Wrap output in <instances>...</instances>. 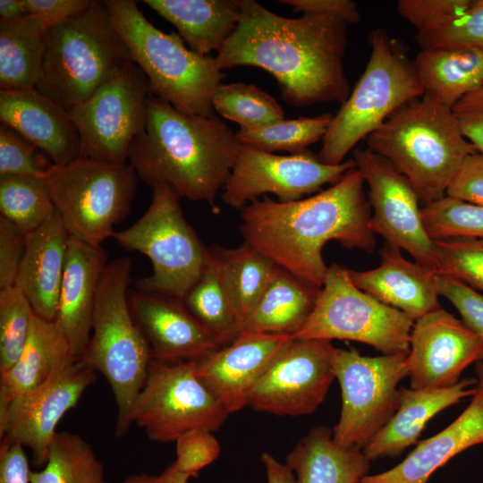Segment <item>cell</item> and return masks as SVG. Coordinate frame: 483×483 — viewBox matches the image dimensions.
Listing matches in <instances>:
<instances>
[{
    "label": "cell",
    "mask_w": 483,
    "mask_h": 483,
    "mask_svg": "<svg viewBox=\"0 0 483 483\" xmlns=\"http://www.w3.org/2000/svg\"><path fill=\"white\" fill-rule=\"evenodd\" d=\"M240 3L238 26L215 56L220 70L263 69L276 80L282 99L293 106L343 104L348 98L345 22L320 15L289 18L255 0Z\"/></svg>",
    "instance_id": "6da1fadb"
},
{
    "label": "cell",
    "mask_w": 483,
    "mask_h": 483,
    "mask_svg": "<svg viewBox=\"0 0 483 483\" xmlns=\"http://www.w3.org/2000/svg\"><path fill=\"white\" fill-rule=\"evenodd\" d=\"M364 183L354 167L308 198L291 202L257 199L241 209L242 236L278 267L321 288L328 268L322 256L326 242L336 241L367 253L374 250Z\"/></svg>",
    "instance_id": "7a4b0ae2"
},
{
    "label": "cell",
    "mask_w": 483,
    "mask_h": 483,
    "mask_svg": "<svg viewBox=\"0 0 483 483\" xmlns=\"http://www.w3.org/2000/svg\"><path fill=\"white\" fill-rule=\"evenodd\" d=\"M239 145L236 133L218 116L183 114L151 93L145 128L131 147L128 163L146 184L166 183L181 198L215 209Z\"/></svg>",
    "instance_id": "3957f363"
},
{
    "label": "cell",
    "mask_w": 483,
    "mask_h": 483,
    "mask_svg": "<svg viewBox=\"0 0 483 483\" xmlns=\"http://www.w3.org/2000/svg\"><path fill=\"white\" fill-rule=\"evenodd\" d=\"M367 144L409 181L422 206L446 196L463 162L477 152L452 108L426 94L395 111Z\"/></svg>",
    "instance_id": "277c9868"
},
{
    "label": "cell",
    "mask_w": 483,
    "mask_h": 483,
    "mask_svg": "<svg viewBox=\"0 0 483 483\" xmlns=\"http://www.w3.org/2000/svg\"><path fill=\"white\" fill-rule=\"evenodd\" d=\"M131 267L127 257L107 263L97 291L90 339L81 358L105 377L112 390L117 438L126 436L132 425V408L153 360L130 308Z\"/></svg>",
    "instance_id": "5b68a950"
},
{
    "label": "cell",
    "mask_w": 483,
    "mask_h": 483,
    "mask_svg": "<svg viewBox=\"0 0 483 483\" xmlns=\"http://www.w3.org/2000/svg\"><path fill=\"white\" fill-rule=\"evenodd\" d=\"M103 3L132 61L147 76L151 92L183 114H214L213 95L225 76L215 56L198 54L186 47L178 33L156 28L136 1Z\"/></svg>",
    "instance_id": "8992f818"
},
{
    "label": "cell",
    "mask_w": 483,
    "mask_h": 483,
    "mask_svg": "<svg viewBox=\"0 0 483 483\" xmlns=\"http://www.w3.org/2000/svg\"><path fill=\"white\" fill-rule=\"evenodd\" d=\"M103 2L47 31L36 89L67 111L132 63Z\"/></svg>",
    "instance_id": "52a82bcc"
},
{
    "label": "cell",
    "mask_w": 483,
    "mask_h": 483,
    "mask_svg": "<svg viewBox=\"0 0 483 483\" xmlns=\"http://www.w3.org/2000/svg\"><path fill=\"white\" fill-rule=\"evenodd\" d=\"M370 55L348 98L333 115L318 154L325 164L339 165L362 139L377 130L395 111L424 95L411 61L388 33L377 28L369 36Z\"/></svg>",
    "instance_id": "ba28073f"
},
{
    "label": "cell",
    "mask_w": 483,
    "mask_h": 483,
    "mask_svg": "<svg viewBox=\"0 0 483 483\" xmlns=\"http://www.w3.org/2000/svg\"><path fill=\"white\" fill-rule=\"evenodd\" d=\"M180 199L170 185L154 184L148 208L114 238L151 262L152 273L136 282L138 290L182 301L208 265L210 251L187 222Z\"/></svg>",
    "instance_id": "9c48e42d"
},
{
    "label": "cell",
    "mask_w": 483,
    "mask_h": 483,
    "mask_svg": "<svg viewBox=\"0 0 483 483\" xmlns=\"http://www.w3.org/2000/svg\"><path fill=\"white\" fill-rule=\"evenodd\" d=\"M46 179L69 234L101 246L129 214L139 178L129 163L78 157L64 165L52 164Z\"/></svg>",
    "instance_id": "30bf717a"
},
{
    "label": "cell",
    "mask_w": 483,
    "mask_h": 483,
    "mask_svg": "<svg viewBox=\"0 0 483 483\" xmlns=\"http://www.w3.org/2000/svg\"><path fill=\"white\" fill-rule=\"evenodd\" d=\"M414 321L358 288L349 269L333 263L311 314L292 337L349 340L373 346L386 355H407Z\"/></svg>",
    "instance_id": "8fae6325"
},
{
    "label": "cell",
    "mask_w": 483,
    "mask_h": 483,
    "mask_svg": "<svg viewBox=\"0 0 483 483\" xmlns=\"http://www.w3.org/2000/svg\"><path fill=\"white\" fill-rule=\"evenodd\" d=\"M330 358L342 393L333 440L343 448L362 451L398 408V385L408 377L406 355L363 356L355 349L332 344Z\"/></svg>",
    "instance_id": "7c38bea8"
},
{
    "label": "cell",
    "mask_w": 483,
    "mask_h": 483,
    "mask_svg": "<svg viewBox=\"0 0 483 483\" xmlns=\"http://www.w3.org/2000/svg\"><path fill=\"white\" fill-rule=\"evenodd\" d=\"M197 360H153L131 411V422L156 442L175 441L193 428L216 431L230 414L196 374Z\"/></svg>",
    "instance_id": "4fadbf2b"
},
{
    "label": "cell",
    "mask_w": 483,
    "mask_h": 483,
    "mask_svg": "<svg viewBox=\"0 0 483 483\" xmlns=\"http://www.w3.org/2000/svg\"><path fill=\"white\" fill-rule=\"evenodd\" d=\"M151 93L147 76L132 62L70 109L80 140L79 157L127 164L133 141L144 131Z\"/></svg>",
    "instance_id": "5bb4252c"
},
{
    "label": "cell",
    "mask_w": 483,
    "mask_h": 483,
    "mask_svg": "<svg viewBox=\"0 0 483 483\" xmlns=\"http://www.w3.org/2000/svg\"><path fill=\"white\" fill-rule=\"evenodd\" d=\"M354 167L353 158L328 165L308 149L281 156L240 144L221 199L240 210L267 193L276 196L277 201L291 202L335 184Z\"/></svg>",
    "instance_id": "9a60e30c"
},
{
    "label": "cell",
    "mask_w": 483,
    "mask_h": 483,
    "mask_svg": "<svg viewBox=\"0 0 483 483\" xmlns=\"http://www.w3.org/2000/svg\"><path fill=\"white\" fill-rule=\"evenodd\" d=\"M331 345L329 341L292 337L251 388L248 405L278 416L313 413L335 378Z\"/></svg>",
    "instance_id": "2e32d148"
},
{
    "label": "cell",
    "mask_w": 483,
    "mask_h": 483,
    "mask_svg": "<svg viewBox=\"0 0 483 483\" xmlns=\"http://www.w3.org/2000/svg\"><path fill=\"white\" fill-rule=\"evenodd\" d=\"M353 160L369 186L372 232L435 271V242L427 233L422 206L411 184L390 162L368 148L355 149Z\"/></svg>",
    "instance_id": "e0dca14e"
},
{
    "label": "cell",
    "mask_w": 483,
    "mask_h": 483,
    "mask_svg": "<svg viewBox=\"0 0 483 483\" xmlns=\"http://www.w3.org/2000/svg\"><path fill=\"white\" fill-rule=\"evenodd\" d=\"M96 373L83 359L73 360L47 384L0 408V438L29 448L33 464L43 468L58 423L95 383Z\"/></svg>",
    "instance_id": "ac0fdd59"
},
{
    "label": "cell",
    "mask_w": 483,
    "mask_h": 483,
    "mask_svg": "<svg viewBox=\"0 0 483 483\" xmlns=\"http://www.w3.org/2000/svg\"><path fill=\"white\" fill-rule=\"evenodd\" d=\"M483 361V336L443 308L414 321L405 358L412 389L452 386L470 364Z\"/></svg>",
    "instance_id": "d6986e66"
},
{
    "label": "cell",
    "mask_w": 483,
    "mask_h": 483,
    "mask_svg": "<svg viewBox=\"0 0 483 483\" xmlns=\"http://www.w3.org/2000/svg\"><path fill=\"white\" fill-rule=\"evenodd\" d=\"M290 335L241 332L230 343L197 360L196 374L231 414L248 405L249 394Z\"/></svg>",
    "instance_id": "ffe728a7"
},
{
    "label": "cell",
    "mask_w": 483,
    "mask_h": 483,
    "mask_svg": "<svg viewBox=\"0 0 483 483\" xmlns=\"http://www.w3.org/2000/svg\"><path fill=\"white\" fill-rule=\"evenodd\" d=\"M129 303L153 360H199L223 347L180 300L137 290L129 292Z\"/></svg>",
    "instance_id": "44dd1931"
},
{
    "label": "cell",
    "mask_w": 483,
    "mask_h": 483,
    "mask_svg": "<svg viewBox=\"0 0 483 483\" xmlns=\"http://www.w3.org/2000/svg\"><path fill=\"white\" fill-rule=\"evenodd\" d=\"M0 120L55 165H68L80 157V135L70 113L36 88L1 89Z\"/></svg>",
    "instance_id": "7402d4cb"
},
{
    "label": "cell",
    "mask_w": 483,
    "mask_h": 483,
    "mask_svg": "<svg viewBox=\"0 0 483 483\" xmlns=\"http://www.w3.org/2000/svg\"><path fill=\"white\" fill-rule=\"evenodd\" d=\"M107 258L101 246L70 235L55 320L75 360L84 356L90 339L97 291Z\"/></svg>",
    "instance_id": "603a6c76"
},
{
    "label": "cell",
    "mask_w": 483,
    "mask_h": 483,
    "mask_svg": "<svg viewBox=\"0 0 483 483\" xmlns=\"http://www.w3.org/2000/svg\"><path fill=\"white\" fill-rule=\"evenodd\" d=\"M378 252L381 264L377 267L349 269L358 288L414 320L441 307L436 271L406 259L399 248L386 242Z\"/></svg>",
    "instance_id": "cb8c5ba5"
},
{
    "label": "cell",
    "mask_w": 483,
    "mask_h": 483,
    "mask_svg": "<svg viewBox=\"0 0 483 483\" xmlns=\"http://www.w3.org/2000/svg\"><path fill=\"white\" fill-rule=\"evenodd\" d=\"M70 234L57 211L27 234V244L16 284L34 313L55 320L64 277Z\"/></svg>",
    "instance_id": "d4e9b609"
},
{
    "label": "cell",
    "mask_w": 483,
    "mask_h": 483,
    "mask_svg": "<svg viewBox=\"0 0 483 483\" xmlns=\"http://www.w3.org/2000/svg\"><path fill=\"white\" fill-rule=\"evenodd\" d=\"M483 444V386H479L462 414L438 434L419 442L396 466L368 474L360 483H427L450 459Z\"/></svg>",
    "instance_id": "484cf974"
},
{
    "label": "cell",
    "mask_w": 483,
    "mask_h": 483,
    "mask_svg": "<svg viewBox=\"0 0 483 483\" xmlns=\"http://www.w3.org/2000/svg\"><path fill=\"white\" fill-rule=\"evenodd\" d=\"M478 380L462 378L449 387L412 389L400 387L398 408L387 424L363 448L369 461L396 457L415 444L428 420L441 411L473 396Z\"/></svg>",
    "instance_id": "4316f807"
},
{
    "label": "cell",
    "mask_w": 483,
    "mask_h": 483,
    "mask_svg": "<svg viewBox=\"0 0 483 483\" xmlns=\"http://www.w3.org/2000/svg\"><path fill=\"white\" fill-rule=\"evenodd\" d=\"M75 360L55 320L35 313L25 346L17 361L0 373V408L59 375Z\"/></svg>",
    "instance_id": "83f0119b"
},
{
    "label": "cell",
    "mask_w": 483,
    "mask_h": 483,
    "mask_svg": "<svg viewBox=\"0 0 483 483\" xmlns=\"http://www.w3.org/2000/svg\"><path fill=\"white\" fill-rule=\"evenodd\" d=\"M146 5L173 24L192 51L218 52L236 30L240 0H144Z\"/></svg>",
    "instance_id": "f1b7e54d"
},
{
    "label": "cell",
    "mask_w": 483,
    "mask_h": 483,
    "mask_svg": "<svg viewBox=\"0 0 483 483\" xmlns=\"http://www.w3.org/2000/svg\"><path fill=\"white\" fill-rule=\"evenodd\" d=\"M296 483H360L370 469L361 450L343 448L333 440V430L311 428L290 452L285 462Z\"/></svg>",
    "instance_id": "f546056e"
},
{
    "label": "cell",
    "mask_w": 483,
    "mask_h": 483,
    "mask_svg": "<svg viewBox=\"0 0 483 483\" xmlns=\"http://www.w3.org/2000/svg\"><path fill=\"white\" fill-rule=\"evenodd\" d=\"M319 290L277 267L241 332L292 335L311 314Z\"/></svg>",
    "instance_id": "4dcf8cb0"
},
{
    "label": "cell",
    "mask_w": 483,
    "mask_h": 483,
    "mask_svg": "<svg viewBox=\"0 0 483 483\" xmlns=\"http://www.w3.org/2000/svg\"><path fill=\"white\" fill-rule=\"evenodd\" d=\"M413 64L424 94L451 108L483 84V48L420 49Z\"/></svg>",
    "instance_id": "1f68e13d"
},
{
    "label": "cell",
    "mask_w": 483,
    "mask_h": 483,
    "mask_svg": "<svg viewBox=\"0 0 483 483\" xmlns=\"http://www.w3.org/2000/svg\"><path fill=\"white\" fill-rule=\"evenodd\" d=\"M47 30L44 21L32 14L13 21L0 19L1 89L36 88Z\"/></svg>",
    "instance_id": "d6a6232c"
},
{
    "label": "cell",
    "mask_w": 483,
    "mask_h": 483,
    "mask_svg": "<svg viewBox=\"0 0 483 483\" xmlns=\"http://www.w3.org/2000/svg\"><path fill=\"white\" fill-rule=\"evenodd\" d=\"M209 249L242 331L278 266L245 242L236 248Z\"/></svg>",
    "instance_id": "836d02e7"
},
{
    "label": "cell",
    "mask_w": 483,
    "mask_h": 483,
    "mask_svg": "<svg viewBox=\"0 0 483 483\" xmlns=\"http://www.w3.org/2000/svg\"><path fill=\"white\" fill-rule=\"evenodd\" d=\"M181 301L222 346L233 342L241 333V325L225 292L211 251L205 269Z\"/></svg>",
    "instance_id": "e575fe53"
},
{
    "label": "cell",
    "mask_w": 483,
    "mask_h": 483,
    "mask_svg": "<svg viewBox=\"0 0 483 483\" xmlns=\"http://www.w3.org/2000/svg\"><path fill=\"white\" fill-rule=\"evenodd\" d=\"M30 483H108L105 466L80 435L56 432L44 467L30 472Z\"/></svg>",
    "instance_id": "d590c367"
},
{
    "label": "cell",
    "mask_w": 483,
    "mask_h": 483,
    "mask_svg": "<svg viewBox=\"0 0 483 483\" xmlns=\"http://www.w3.org/2000/svg\"><path fill=\"white\" fill-rule=\"evenodd\" d=\"M56 209L43 176H0V216L25 233L44 225Z\"/></svg>",
    "instance_id": "8d00e7d4"
},
{
    "label": "cell",
    "mask_w": 483,
    "mask_h": 483,
    "mask_svg": "<svg viewBox=\"0 0 483 483\" xmlns=\"http://www.w3.org/2000/svg\"><path fill=\"white\" fill-rule=\"evenodd\" d=\"M212 105L222 117L252 130L285 119L277 101L254 84L233 82L220 84L216 89Z\"/></svg>",
    "instance_id": "74e56055"
},
{
    "label": "cell",
    "mask_w": 483,
    "mask_h": 483,
    "mask_svg": "<svg viewBox=\"0 0 483 483\" xmlns=\"http://www.w3.org/2000/svg\"><path fill=\"white\" fill-rule=\"evenodd\" d=\"M332 119L333 115L330 114L284 119L258 129H240L236 136L240 144L262 151L297 154L307 150L309 145L322 140Z\"/></svg>",
    "instance_id": "f35d334b"
},
{
    "label": "cell",
    "mask_w": 483,
    "mask_h": 483,
    "mask_svg": "<svg viewBox=\"0 0 483 483\" xmlns=\"http://www.w3.org/2000/svg\"><path fill=\"white\" fill-rule=\"evenodd\" d=\"M421 216L432 240H483V206L445 196L422 206Z\"/></svg>",
    "instance_id": "ab89813d"
},
{
    "label": "cell",
    "mask_w": 483,
    "mask_h": 483,
    "mask_svg": "<svg viewBox=\"0 0 483 483\" xmlns=\"http://www.w3.org/2000/svg\"><path fill=\"white\" fill-rule=\"evenodd\" d=\"M33 314L29 300L17 285L0 290V373L19 359Z\"/></svg>",
    "instance_id": "60d3db41"
},
{
    "label": "cell",
    "mask_w": 483,
    "mask_h": 483,
    "mask_svg": "<svg viewBox=\"0 0 483 483\" xmlns=\"http://www.w3.org/2000/svg\"><path fill=\"white\" fill-rule=\"evenodd\" d=\"M420 49L483 48V0H472L460 14L417 31Z\"/></svg>",
    "instance_id": "b9f144b4"
},
{
    "label": "cell",
    "mask_w": 483,
    "mask_h": 483,
    "mask_svg": "<svg viewBox=\"0 0 483 483\" xmlns=\"http://www.w3.org/2000/svg\"><path fill=\"white\" fill-rule=\"evenodd\" d=\"M437 275L483 292V240H434Z\"/></svg>",
    "instance_id": "7bdbcfd3"
},
{
    "label": "cell",
    "mask_w": 483,
    "mask_h": 483,
    "mask_svg": "<svg viewBox=\"0 0 483 483\" xmlns=\"http://www.w3.org/2000/svg\"><path fill=\"white\" fill-rule=\"evenodd\" d=\"M41 152L35 145L1 123L0 176L18 174L46 177L53 163Z\"/></svg>",
    "instance_id": "ee69618b"
},
{
    "label": "cell",
    "mask_w": 483,
    "mask_h": 483,
    "mask_svg": "<svg viewBox=\"0 0 483 483\" xmlns=\"http://www.w3.org/2000/svg\"><path fill=\"white\" fill-rule=\"evenodd\" d=\"M212 433L206 428H193L174 441L176 459L174 462L179 471L197 477L200 470L218 458L221 447Z\"/></svg>",
    "instance_id": "f6af8a7d"
},
{
    "label": "cell",
    "mask_w": 483,
    "mask_h": 483,
    "mask_svg": "<svg viewBox=\"0 0 483 483\" xmlns=\"http://www.w3.org/2000/svg\"><path fill=\"white\" fill-rule=\"evenodd\" d=\"M472 0H400L399 14L420 31L456 16L465 11Z\"/></svg>",
    "instance_id": "bcb514c9"
},
{
    "label": "cell",
    "mask_w": 483,
    "mask_h": 483,
    "mask_svg": "<svg viewBox=\"0 0 483 483\" xmlns=\"http://www.w3.org/2000/svg\"><path fill=\"white\" fill-rule=\"evenodd\" d=\"M436 288L439 296L455 307L462 319L483 336V295L464 284L439 275Z\"/></svg>",
    "instance_id": "7dc6e473"
},
{
    "label": "cell",
    "mask_w": 483,
    "mask_h": 483,
    "mask_svg": "<svg viewBox=\"0 0 483 483\" xmlns=\"http://www.w3.org/2000/svg\"><path fill=\"white\" fill-rule=\"evenodd\" d=\"M27 233L0 216V290L16 284Z\"/></svg>",
    "instance_id": "c3c4849f"
},
{
    "label": "cell",
    "mask_w": 483,
    "mask_h": 483,
    "mask_svg": "<svg viewBox=\"0 0 483 483\" xmlns=\"http://www.w3.org/2000/svg\"><path fill=\"white\" fill-rule=\"evenodd\" d=\"M452 110L464 137L483 154V84L461 98Z\"/></svg>",
    "instance_id": "681fc988"
},
{
    "label": "cell",
    "mask_w": 483,
    "mask_h": 483,
    "mask_svg": "<svg viewBox=\"0 0 483 483\" xmlns=\"http://www.w3.org/2000/svg\"><path fill=\"white\" fill-rule=\"evenodd\" d=\"M446 196L483 206V154L475 152L466 158Z\"/></svg>",
    "instance_id": "f907efd6"
},
{
    "label": "cell",
    "mask_w": 483,
    "mask_h": 483,
    "mask_svg": "<svg viewBox=\"0 0 483 483\" xmlns=\"http://www.w3.org/2000/svg\"><path fill=\"white\" fill-rule=\"evenodd\" d=\"M278 3L292 7L294 13L332 17L347 25L357 24L361 20L358 5L352 0H278Z\"/></svg>",
    "instance_id": "816d5d0a"
},
{
    "label": "cell",
    "mask_w": 483,
    "mask_h": 483,
    "mask_svg": "<svg viewBox=\"0 0 483 483\" xmlns=\"http://www.w3.org/2000/svg\"><path fill=\"white\" fill-rule=\"evenodd\" d=\"M91 3V0H23L27 14L41 19L47 29L81 13Z\"/></svg>",
    "instance_id": "f5cc1de1"
},
{
    "label": "cell",
    "mask_w": 483,
    "mask_h": 483,
    "mask_svg": "<svg viewBox=\"0 0 483 483\" xmlns=\"http://www.w3.org/2000/svg\"><path fill=\"white\" fill-rule=\"evenodd\" d=\"M29 460L24 446L7 438L0 444V483H30Z\"/></svg>",
    "instance_id": "db71d44e"
},
{
    "label": "cell",
    "mask_w": 483,
    "mask_h": 483,
    "mask_svg": "<svg viewBox=\"0 0 483 483\" xmlns=\"http://www.w3.org/2000/svg\"><path fill=\"white\" fill-rule=\"evenodd\" d=\"M191 477L182 473L174 462L158 475L135 473L127 476L121 483H188Z\"/></svg>",
    "instance_id": "11a10c76"
},
{
    "label": "cell",
    "mask_w": 483,
    "mask_h": 483,
    "mask_svg": "<svg viewBox=\"0 0 483 483\" xmlns=\"http://www.w3.org/2000/svg\"><path fill=\"white\" fill-rule=\"evenodd\" d=\"M261 461L266 469L267 483H296L291 468L277 461L271 453L264 452Z\"/></svg>",
    "instance_id": "9f6ffc18"
},
{
    "label": "cell",
    "mask_w": 483,
    "mask_h": 483,
    "mask_svg": "<svg viewBox=\"0 0 483 483\" xmlns=\"http://www.w3.org/2000/svg\"><path fill=\"white\" fill-rule=\"evenodd\" d=\"M26 14L23 0H0V19L13 21Z\"/></svg>",
    "instance_id": "6f0895ef"
},
{
    "label": "cell",
    "mask_w": 483,
    "mask_h": 483,
    "mask_svg": "<svg viewBox=\"0 0 483 483\" xmlns=\"http://www.w3.org/2000/svg\"><path fill=\"white\" fill-rule=\"evenodd\" d=\"M475 371L478 377V386H483V361L475 363Z\"/></svg>",
    "instance_id": "680465c9"
}]
</instances>
